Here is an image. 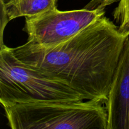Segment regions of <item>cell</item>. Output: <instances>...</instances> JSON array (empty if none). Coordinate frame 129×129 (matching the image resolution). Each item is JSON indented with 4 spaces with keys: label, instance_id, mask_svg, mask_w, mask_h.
Here are the masks:
<instances>
[{
    "label": "cell",
    "instance_id": "obj_1",
    "mask_svg": "<svg viewBox=\"0 0 129 129\" xmlns=\"http://www.w3.org/2000/svg\"><path fill=\"white\" fill-rule=\"evenodd\" d=\"M127 38L103 16L55 46L43 47L28 41L11 49L22 62L67 83L84 100L106 105Z\"/></svg>",
    "mask_w": 129,
    "mask_h": 129
},
{
    "label": "cell",
    "instance_id": "obj_2",
    "mask_svg": "<svg viewBox=\"0 0 129 129\" xmlns=\"http://www.w3.org/2000/svg\"><path fill=\"white\" fill-rule=\"evenodd\" d=\"M12 129H107L103 104L86 102H41L3 106Z\"/></svg>",
    "mask_w": 129,
    "mask_h": 129
},
{
    "label": "cell",
    "instance_id": "obj_3",
    "mask_svg": "<svg viewBox=\"0 0 129 129\" xmlns=\"http://www.w3.org/2000/svg\"><path fill=\"white\" fill-rule=\"evenodd\" d=\"M84 97L67 83L49 78L16 57L11 48L1 45V105L41 102H79Z\"/></svg>",
    "mask_w": 129,
    "mask_h": 129
},
{
    "label": "cell",
    "instance_id": "obj_4",
    "mask_svg": "<svg viewBox=\"0 0 129 129\" xmlns=\"http://www.w3.org/2000/svg\"><path fill=\"white\" fill-rule=\"evenodd\" d=\"M105 15L100 8L59 11L57 8L25 17L23 30L28 41L43 47H51L69 40Z\"/></svg>",
    "mask_w": 129,
    "mask_h": 129
},
{
    "label": "cell",
    "instance_id": "obj_5",
    "mask_svg": "<svg viewBox=\"0 0 129 129\" xmlns=\"http://www.w3.org/2000/svg\"><path fill=\"white\" fill-rule=\"evenodd\" d=\"M105 105L107 129H129V36L120 56Z\"/></svg>",
    "mask_w": 129,
    "mask_h": 129
},
{
    "label": "cell",
    "instance_id": "obj_6",
    "mask_svg": "<svg viewBox=\"0 0 129 129\" xmlns=\"http://www.w3.org/2000/svg\"><path fill=\"white\" fill-rule=\"evenodd\" d=\"M58 0H15L5 6L9 20L31 16L57 8ZM2 4V3H1Z\"/></svg>",
    "mask_w": 129,
    "mask_h": 129
},
{
    "label": "cell",
    "instance_id": "obj_7",
    "mask_svg": "<svg viewBox=\"0 0 129 129\" xmlns=\"http://www.w3.org/2000/svg\"><path fill=\"white\" fill-rule=\"evenodd\" d=\"M113 18L118 23V31L123 36H129V0H120L113 12Z\"/></svg>",
    "mask_w": 129,
    "mask_h": 129
},
{
    "label": "cell",
    "instance_id": "obj_8",
    "mask_svg": "<svg viewBox=\"0 0 129 129\" xmlns=\"http://www.w3.org/2000/svg\"><path fill=\"white\" fill-rule=\"evenodd\" d=\"M1 45L3 44V30L5 27L6 26V24L10 20H9L8 16L7 15L6 10H5V6L1 3Z\"/></svg>",
    "mask_w": 129,
    "mask_h": 129
},
{
    "label": "cell",
    "instance_id": "obj_9",
    "mask_svg": "<svg viewBox=\"0 0 129 129\" xmlns=\"http://www.w3.org/2000/svg\"><path fill=\"white\" fill-rule=\"evenodd\" d=\"M120 0H93V1L94 2V5L96 4V6L95 8L98 7L100 8L104 9L106 6L112 5L114 3L118 2Z\"/></svg>",
    "mask_w": 129,
    "mask_h": 129
},
{
    "label": "cell",
    "instance_id": "obj_10",
    "mask_svg": "<svg viewBox=\"0 0 129 129\" xmlns=\"http://www.w3.org/2000/svg\"><path fill=\"white\" fill-rule=\"evenodd\" d=\"M15 1V0H0L1 3H2L3 5H4L5 6H6V5H9V4H10L11 3L13 2V1Z\"/></svg>",
    "mask_w": 129,
    "mask_h": 129
}]
</instances>
